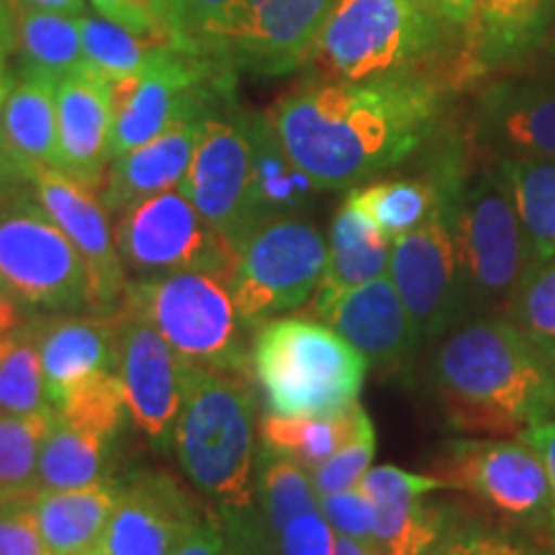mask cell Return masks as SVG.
<instances>
[{"mask_svg":"<svg viewBox=\"0 0 555 555\" xmlns=\"http://www.w3.org/2000/svg\"><path fill=\"white\" fill-rule=\"evenodd\" d=\"M446 90L427 78L311 80L278 99L268 119L317 191H352L397 168L435 134Z\"/></svg>","mask_w":555,"mask_h":555,"instance_id":"1","label":"cell"},{"mask_svg":"<svg viewBox=\"0 0 555 555\" xmlns=\"http://www.w3.org/2000/svg\"><path fill=\"white\" fill-rule=\"evenodd\" d=\"M433 386L450 425L470 437H519L555 416V360L499 314L440 339Z\"/></svg>","mask_w":555,"mask_h":555,"instance_id":"2","label":"cell"},{"mask_svg":"<svg viewBox=\"0 0 555 555\" xmlns=\"http://www.w3.org/2000/svg\"><path fill=\"white\" fill-rule=\"evenodd\" d=\"M307 65L330 82L427 78L453 88L470 80L466 29L414 0H337Z\"/></svg>","mask_w":555,"mask_h":555,"instance_id":"3","label":"cell"},{"mask_svg":"<svg viewBox=\"0 0 555 555\" xmlns=\"http://www.w3.org/2000/svg\"><path fill=\"white\" fill-rule=\"evenodd\" d=\"M258 393L247 367H185V399L176 437L178 461L224 517L253 512L258 476Z\"/></svg>","mask_w":555,"mask_h":555,"instance_id":"4","label":"cell"},{"mask_svg":"<svg viewBox=\"0 0 555 555\" xmlns=\"http://www.w3.org/2000/svg\"><path fill=\"white\" fill-rule=\"evenodd\" d=\"M429 168L440 180V201L425 224L391 242L388 266L422 347L466 322L457 211L468 170L461 142H442L429 157Z\"/></svg>","mask_w":555,"mask_h":555,"instance_id":"5","label":"cell"},{"mask_svg":"<svg viewBox=\"0 0 555 555\" xmlns=\"http://www.w3.org/2000/svg\"><path fill=\"white\" fill-rule=\"evenodd\" d=\"M249 367L266 404L283 416H327L356 404L367 360L324 322L268 319L255 327Z\"/></svg>","mask_w":555,"mask_h":555,"instance_id":"6","label":"cell"},{"mask_svg":"<svg viewBox=\"0 0 555 555\" xmlns=\"http://www.w3.org/2000/svg\"><path fill=\"white\" fill-rule=\"evenodd\" d=\"M457 240L466 322L474 317L504 314L527 275L535 270V258L499 163H486L466 178L457 211Z\"/></svg>","mask_w":555,"mask_h":555,"instance_id":"7","label":"cell"},{"mask_svg":"<svg viewBox=\"0 0 555 555\" xmlns=\"http://www.w3.org/2000/svg\"><path fill=\"white\" fill-rule=\"evenodd\" d=\"M116 317L150 322L185 363L247 367L245 324L234 309L224 278L183 270L129 283Z\"/></svg>","mask_w":555,"mask_h":555,"instance_id":"8","label":"cell"},{"mask_svg":"<svg viewBox=\"0 0 555 555\" xmlns=\"http://www.w3.org/2000/svg\"><path fill=\"white\" fill-rule=\"evenodd\" d=\"M330 242L304 217L262 221L234 245L229 294L247 330L311 301L327 268Z\"/></svg>","mask_w":555,"mask_h":555,"instance_id":"9","label":"cell"},{"mask_svg":"<svg viewBox=\"0 0 555 555\" xmlns=\"http://www.w3.org/2000/svg\"><path fill=\"white\" fill-rule=\"evenodd\" d=\"M0 288L31 309L93 311L86 260L41 208L31 183L0 208Z\"/></svg>","mask_w":555,"mask_h":555,"instance_id":"10","label":"cell"},{"mask_svg":"<svg viewBox=\"0 0 555 555\" xmlns=\"http://www.w3.org/2000/svg\"><path fill=\"white\" fill-rule=\"evenodd\" d=\"M435 476L491 515L527 532L551 530L553 489L543 457L519 437H455L435 457Z\"/></svg>","mask_w":555,"mask_h":555,"instance_id":"11","label":"cell"},{"mask_svg":"<svg viewBox=\"0 0 555 555\" xmlns=\"http://www.w3.org/2000/svg\"><path fill=\"white\" fill-rule=\"evenodd\" d=\"M116 247L127 273L155 278L201 270L224 278L234 268V247L204 219L180 189L142 198L119 214Z\"/></svg>","mask_w":555,"mask_h":555,"instance_id":"12","label":"cell"},{"mask_svg":"<svg viewBox=\"0 0 555 555\" xmlns=\"http://www.w3.org/2000/svg\"><path fill=\"white\" fill-rule=\"evenodd\" d=\"M249 185H253V114H242L229 103L214 111L201 129L180 193L234 247L245 234L253 232Z\"/></svg>","mask_w":555,"mask_h":555,"instance_id":"13","label":"cell"},{"mask_svg":"<svg viewBox=\"0 0 555 555\" xmlns=\"http://www.w3.org/2000/svg\"><path fill=\"white\" fill-rule=\"evenodd\" d=\"M201 522V504L176 478L139 470L119 486V502L86 555H172Z\"/></svg>","mask_w":555,"mask_h":555,"instance_id":"14","label":"cell"},{"mask_svg":"<svg viewBox=\"0 0 555 555\" xmlns=\"http://www.w3.org/2000/svg\"><path fill=\"white\" fill-rule=\"evenodd\" d=\"M185 363L150 322L119 317V378L134 427L168 450L185 399Z\"/></svg>","mask_w":555,"mask_h":555,"instance_id":"15","label":"cell"},{"mask_svg":"<svg viewBox=\"0 0 555 555\" xmlns=\"http://www.w3.org/2000/svg\"><path fill=\"white\" fill-rule=\"evenodd\" d=\"M31 189L37 201L50 214V219L67 234L86 260L90 275L93 311L116 314L127 294V268H124L116 234L111 227L108 208L95 196L93 189L67 178L60 170H37L31 176Z\"/></svg>","mask_w":555,"mask_h":555,"instance_id":"16","label":"cell"},{"mask_svg":"<svg viewBox=\"0 0 555 555\" xmlns=\"http://www.w3.org/2000/svg\"><path fill=\"white\" fill-rule=\"evenodd\" d=\"M358 486L373 502V538L380 555H427L457 527L450 506L427 502L429 494L448 489L435 474L378 466Z\"/></svg>","mask_w":555,"mask_h":555,"instance_id":"17","label":"cell"},{"mask_svg":"<svg viewBox=\"0 0 555 555\" xmlns=\"http://www.w3.org/2000/svg\"><path fill=\"white\" fill-rule=\"evenodd\" d=\"M337 0H242L227 60L255 73L286 75L307 65Z\"/></svg>","mask_w":555,"mask_h":555,"instance_id":"18","label":"cell"},{"mask_svg":"<svg viewBox=\"0 0 555 555\" xmlns=\"http://www.w3.org/2000/svg\"><path fill=\"white\" fill-rule=\"evenodd\" d=\"M309 311L343 335L367 360V365L378 371H404L422 350L412 317L391 275H380L322 307H309Z\"/></svg>","mask_w":555,"mask_h":555,"instance_id":"19","label":"cell"},{"mask_svg":"<svg viewBox=\"0 0 555 555\" xmlns=\"http://www.w3.org/2000/svg\"><path fill=\"white\" fill-rule=\"evenodd\" d=\"M474 137L499 157H555V75L489 82L476 103Z\"/></svg>","mask_w":555,"mask_h":555,"instance_id":"20","label":"cell"},{"mask_svg":"<svg viewBox=\"0 0 555 555\" xmlns=\"http://www.w3.org/2000/svg\"><path fill=\"white\" fill-rule=\"evenodd\" d=\"M111 86L80 67L57 86L60 172L99 191L111 163Z\"/></svg>","mask_w":555,"mask_h":555,"instance_id":"21","label":"cell"},{"mask_svg":"<svg viewBox=\"0 0 555 555\" xmlns=\"http://www.w3.org/2000/svg\"><path fill=\"white\" fill-rule=\"evenodd\" d=\"M219 108L189 111L178 121H172L163 134L144 142L142 147L111 159L101 189L103 206L111 214H121L137 201L180 189L185 172H189L193 150L198 144L201 129L208 116Z\"/></svg>","mask_w":555,"mask_h":555,"instance_id":"22","label":"cell"},{"mask_svg":"<svg viewBox=\"0 0 555 555\" xmlns=\"http://www.w3.org/2000/svg\"><path fill=\"white\" fill-rule=\"evenodd\" d=\"M39 350L47 399L57 409L82 380L119 371V317L39 319Z\"/></svg>","mask_w":555,"mask_h":555,"instance_id":"23","label":"cell"},{"mask_svg":"<svg viewBox=\"0 0 555 555\" xmlns=\"http://www.w3.org/2000/svg\"><path fill=\"white\" fill-rule=\"evenodd\" d=\"M57 86L50 75L18 69L0 116V155L29 180L37 170H60Z\"/></svg>","mask_w":555,"mask_h":555,"instance_id":"24","label":"cell"},{"mask_svg":"<svg viewBox=\"0 0 555 555\" xmlns=\"http://www.w3.org/2000/svg\"><path fill=\"white\" fill-rule=\"evenodd\" d=\"M466 29V67L470 80L509 65L545 41L555 21V0H474Z\"/></svg>","mask_w":555,"mask_h":555,"instance_id":"25","label":"cell"},{"mask_svg":"<svg viewBox=\"0 0 555 555\" xmlns=\"http://www.w3.org/2000/svg\"><path fill=\"white\" fill-rule=\"evenodd\" d=\"M330 255L322 283L311 296L309 307H322L347 291L363 286L386 275L391 266V240H386L376 227L350 204L339 206L330 227Z\"/></svg>","mask_w":555,"mask_h":555,"instance_id":"26","label":"cell"},{"mask_svg":"<svg viewBox=\"0 0 555 555\" xmlns=\"http://www.w3.org/2000/svg\"><path fill=\"white\" fill-rule=\"evenodd\" d=\"M119 502V483L103 481L82 489H39L31 496L50 555H86L99 540Z\"/></svg>","mask_w":555,"mask_h":555,"instance_id":"27","label":"cell"},{"mask_svg":"<svg viewBox=\"0 0 555 555\" xmlns=\"http://www.w3.org/2000/svg\"><path fill=\"white\" fill-rule=\"evenodd\" d=\"M314 193L317 185L291 163L268 114H253V229L270 219L301 217Z\"/></svg>","mask_w":555,"mask_h":555,"instance_id":"28","label":"cell"},{"mask_svg":"<svg viewBox=\"0 0 555 555\" xmlns=\"http://www.w3.org/2000/svg\"><path fill=\"white\" fill-rule=\"evenodd\" d=\"M13 52L18 57V69L50 75L54 80L67 78L75 69L86 67L80 16L13 9Z\"/></svg>","mask_w":555,"mask_h":555,"instance_id":"29","label":"cell"},{"mask_svg":"<svg viewBox=\"0 0 555 555\" xmlns=\"http://www.w3.org/2000/svg\"><path fill=\"white\" fill-rule=\"evenodd\" d=\"M347 204L358 208L386 240H399L433 217L440 201V180L429 168L414 178L378 180L347 193Z\"/></svg>","mask_w":555,"mask_h":555,"instance_id":"30","label":"cell"},{"mask_svg":"<svg viewBox=\"0 0 555 555\" xmlns=\"http://www.w3.org/2000/svg\"><path fill=\"white\" fill-rule=\"evenodd\" d=\"M365 416L367 412L360 401L327 416H283L270 412L260 420V440L266 450L286 455L311 470L335 455L356 435Z\"/></svg>","mask_w":555,"mask_h":555,"instance_id":"31","label":"cell"},{"mask_svg":"<svg viewBox=\"0 0 555 555\" xmlns=\"http://www.w3.org/2000/svg\"><path fill=\"white\" fill-rule=\"evenodd\" d=\"M535 268L555 260V157H499Z\"/></svg>","mask_w":555,"mask_h":555,"instance_id":"32","label":"cell"},{"mask_svg":"<svg viewBox=\"0 0 555 555\" xmlns=\"http://www.w3.org/2000/svg\"><path fill=\"white\" fill-rule=\"evenodd\" d=\"M108 442L111 440L69 425L57 414L52 433L41 448L37 486L50 491H67L103 481Z\"/></svg>","mask_w":555,"mask_h":555,"instance_id":"33","label":"cell"},{"mask_svg":"<svg viewBox=\"0 0 555 555\" xmlns=\"http://www.w3.org/2000/svg\"><path fill=\"white\" fill-rule=\"evenodd\" d=\"M80 37L86 67L95 69L106 80L127 78V75L147 65L163 47H178L168 39L142 37V34L129 31L127 26L114 24L99 13H82Z\"/></svg>","mask_w":555,"mask_h":555,"instance_id":"34","label":"cell"},{"mask_svg":"<svg viewBox=\"0 0 555 555\" xmlns=\"http://www.w3.org/2000/svg\"><path fill=\"white\" fill-rule=\"evenodd\" d=\"M54 420V406L34 414H0V481L21 496H34L39 491V455Z\"/></svg>","mask_w":555,"mask_h":555,"instance_id":"35","label":"cell"},{"mask_svg":"<svg viewBox=\"0 0 555 555\" xmlns=\"http://www.w3.org/2000/svg\"><path fill=\"white\" fill-rule=\"evenodd\" d=\"M242 0H165L172 39L183 52L227 60Z\"/></svg>","mask_w":555,"mask_h":555,"instance_id":"36","label":"cell"},{"mask_svg":"<svg viewBox=\"0 0 555 555\" xmlns=\"http://www.w3.org/2000/svg\"><path fill=\"white\" fill-rule=\"evenodd\" d=\"M52 406L47 399L39 350V319L24 324L16 345L0 360V414H34Z\"/></svg>","mask_w":555,"mask_h":555,"instance_id":"37","label":"cell"},{"mask_svg":"<svg viewBox=\"0 0 555 555\" xmlns=\"http://www.w3.org/2000/svg\"><path fill=\"white\" fill-rule=\"evenodd\" d=\"M124 412L129 409L119 371L99 373V376L82 380L57 406L62 420L86 429V433L99 435L103 440H114L124 422Z\"/></svg>","mask_w":555,"mask_h":555,"instance_id":"38","label":"cell"},{"mask_svg":"<svg viewBox=\"0 0 555 555\" xmlns=\"http://www.w3.org/2000/svg\"><path fill=\"white\" fill-rule=\"evenodd\" d=\"M504 317L525 332L547 358L555 360V260L527 275Z\"/></svg>","mask_w":555,"mask_h":555,"instance_id":"39","label":"cell"},{"mask_svg":"<svg viewBox=\"0 0 555 555\" xmlns=\"http://www.w3.org/2000/svg\"><path fill=\"white\" fill-rule=\"evenodd\" d=\"M373 457H376V427H373L371 416H365L356 429V435L335 455L309 470L317 494H335V491L358 486L367 470H371Z\"/></svg>","mask_w":555,"mask_h":555,"instance_id":"40","label":"cell"},{"mask_svg":"<svg viewBox=\"0 0 555 555\" xmlns=\"http://www.w3.org/2000/svg\"><path fill=\"white\" fill-rule=\"evenodd\" d=\"M427 555H540L522 538L483 525H457L435 551Z\"/></svg>","mask_w":555,"mask_h":555,"instance_id":"41","label":"cell"},{"mask_svg":"<svg viewBox=\"0 0 555 555\" xmlns=\"http://www.w3.org/2000/svg\"><path fill=\"white\" fill-rule=\"evenodd\" d=\"M319 509L337 535L376 543V538H373V502L363 494L360 486L319 496Z\"/></svg>","mask_w":555,"mask_h":555,"instance_id":"42","label":"cell"},{"mask_svg":"<svg viewBox=\"0 0 555 555\" xmlns=\"http://www.w3.org/2000/svg\"><path fill=\"white\" fill-rule=\"evenodd\" d=\"M0 555H50L31 496L0 509Z\"/></svg>","mask_w":555,"mask_h":555,"instance_id":"43","label":"cell"},{"mask_svg":"<svg viewBox=\"0 0 555 555\" xmlns=\"http://www.w3.org/2000/svg\"><path fill=\"white\" fill-rule=\"evenodd\" d=\"M90 5L99 16L127 26L129 31L142 34V37L168 39L176 44L168 18H165L163 0H90Z\"/></svg>","mask_w":555,"mask_h":555,"instance_id":"44","label":"cell"},{"mask_svg":"<svg viewBox=\"0 0 555 555\" xmlns=\"http://www.w3.org/2000/svg\"><path fill=\"white\" fill-rule=\"evenodd\" d=\"M335 538L322 509H309L283 527L273 555H335Z\"/></svg>","mask_w":555,"mask_h":555,"instance_id":"45","label":"cell"},{"mask_svg":"<svg viewBox=\"0 0 555 555\" xmlns=\"http://www.w3.org/2000/svg\"><path fill=\"white\" fill-rule=\"evenodd\" d=\"M227 532L217 519H204L172 555H227Z\"/></svg>","mask_w":555,"mask_h":555,"instance_id":"46","label":"cell"},{"mask_svg":"<svg viewBox=\"0 0 555 555\" xmlns=\"http://www.w3.org/2000/svg\"><path fill=\"white\" fill-rule=\"evenodd\" d=\"M525 437L532 442V446H535L540 457H543V463L547 468V478H551L553 517H551V530H547V538L555 543V416L553 420H545V422H540V425L527 429Z\"/></svg>","mask_w":555,"mask_h":555,"instance_id":"47","label":"cell"},{"mask_svg":"<svg viewBox=\"0 0 555 555\" xmlns=\"http://www.w3.org/2000/svg\"><path fill=\"white\" fill-rule=\"evenodd\" d=\"M414 3H420L425 11L435 13L437 18L461 26V29H468L476 13L474 0H414Z\"/></svg>","mask_w":555,"mask_h":555,"instance_id":"48","label":"cell"},{"mask_svg":"<svg viewBox=\"0 0 555 555\" xmlns=\"http://www.w3.org/2000/svg\"><path fill=\"white\" fill-rule=\"evenodd\" d=\"M13 9H31V11H50L65 13V16H82L88 0H11Z\"/></svg>","mask_w":555,"mask_h":555,"instance_id":"49","label":"cell"},{"mask_svg":"<svg viewBox=\"0 0 555 555\" xmlns=\"http://www.w3.org/2000/svg\"><path fill=\"white\" fill-rule=\"evenodd\" d=\"M21 327H24L21 301L5 288H0V337H13Z\"/></svg>","mask_w":555,"mask_h":555,"instance_id":"50","label":"cell"},{"mask_svg":"<svg viewBox=\"0 0 555 555\" xmlns=\"http://www.w3.org/2000/svg\"><path fill=\"white\" fill-rule=\"evenodd\" d=\"M29 183L31 180L26 178L24 172L13 168L9 159L0 155V208L9 204V201L16 196L21 189H26Z\"/></svg>","mask_w":555,"mask_h":555,"instance_id":"51","label":"cell"},{"mask_svg":"<svg viewBox=\"0 0 555 555\" xmlns=\"http://www.w3.org/2000/svg\"><path fill=\"white\" fill-rule=\"evenodd\" d=\"M13 52V5L11 0H0V57Z\"/></svg>","mask_w":555,"mask_h":555,"instance_id":"52","label":"cell"},{"mask_svg":"<svg viewBox=\"0 0 555 555\" xmlns=\"http://www.w3.org/2000/svg\"><path fill=\"white\" fill-rule=\"evenodd\" d=\"M335 555H380V547L376 543H363V540L337 535Z\"/></svg>","mask_w":555,"mask_h":555,"instance_id":"53","label":"cell"},{"mask_svg":"<svg viewBox=\"0 0 555 555\" xmlns=\"http://www.w3.org/2000/svg\"><path fill=\"white\" fill-rule=\"evenodd\" d=\"M13 86V73L9 67V57H0V116H3L5 99H9Z\"/></svg>","mask_w":555,"mask_h":555,"instance_id":"54","label":"cell"},{"mask_svg":"<svg viewBox=\"0 0 555 555\" xmlns=\"http://www.w3.org/2000/svg\"><path fill=\"white\" fill-rule=\"evenodd\" d=\"M16 499H26V496H21L18 491H13V489H9V486H5L3 481H0V509H3L5 504H11V502H16Z\"/></svg>","mask_w":555,"mask_h":555,"instance_id":"55","label":"cell"},{"mask_svg":"<svg viewBox=\"0 0 555 555\" xmlns=\"http://www.w3.org/2000/svg\"><path fill=\"white\" fill-rule=\"evenodd\" d=\"M16 335H18V332H16ZM16 335H13V337H0V360L9 356L11 347L16 345Z\"/></svg>","mask_w":555,"mask_h":555,"instance_id":"56","label":"cell"},{"mask_svg":"<svg viewBox=\"0 0 555 555\" xmlns=\"http://www.w3.org/2000/svg\"><path fill=\"white\" fill-rule=\"evenodd\" d=\"M551 52H553V54H555V41H553V47H551Z\"/></svg>","mask_w":555,"mask_h":555,"instance_id":"57","label":"cell"},{"mask_svg":"<svg viewBox=\"0 0 555 555\" xmlns=\"http://www.w3.org/2000/svg\"><path fill=\"white\" fill-rule=\"evenodd\" d=\"M229 555H240V553H229Z\"/></svg>","mask_w":555,"mask_h":555,"instance_id":"58","label":"cell"}]
</instances>
